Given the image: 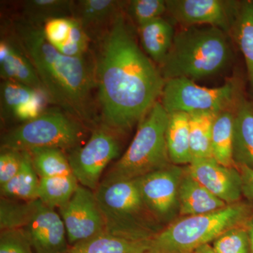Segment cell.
Returning a JSON list of instances; mask_svg holds the SVG:
<instances>
[{
  "instance_id": "obj_9",
  "label": "cell",
  "mask_w": 253,
  "mask_h": 253,
  "mask_svg": "<svg viewBox=\"0 0 253 253\" xmlns=\"http://www.w3.org/2000/svg\"><path fill=\"white\" fill-rule=\"evenodd\" d=\"M118 135L100 125L93 129L84 146L73 150L68 157V161L79 184L96 191L105 168L119 155Z\"/></svg>"
},
{
  "instance_id": "obj_27",
  "label": "cell",
  "mask_w": 253,
  "mask_h": 253,
  "mask_svg": "<svg viewBox=\"0 0 253 253\" xmlns=\"http://www.w3.org/2000/svg\"><path fill=\"white\" fill-rule=\"evenodd\" d=\"M218 114L200 112L189 115L190 144L193 158H212V126Z\"/></svg>"
},
{
  "instance_id": "obj_20",
  "label": "cell",
  "mask_w": 253,
  "mask_h": 253,
  "mask_svg": "<svg viewBox=\"0 0 253 253\" xmlns=\"http://www.w3.org/2000/svg\"><path fill=\"white\" fill-rule=\"evenodd\" d=\"M168 114L166 141L171 163L188 166L193 160L190 144L189 114L183 112Z\"/></svg>"
},
{
  "instance_id": "obj_7",
  "label": "cell",
  "mask_w": 253,
  "mask_h": 253,
  "mask_svg": "<svg viewBox=\"0 0 253 253\" xmlns=\"http://www.w3.org/2000/svg\"><path fill=\"white\" fill-rule=\"evenodd\" d=\"M85 125L63 111H44L14 128L1 139V149L24 151L38 148L76 149L86 135Z\"/></svg>"
},
{
  "instance_id": "obj_37",
  "label": "cell",
  "mask_w": 253,
  "mask_h": 253,
  "mask_svg": "<svg viewBox=\"0 0 253 253\" xmlns=\"http://www.w3.org/2000/svg\"><path fill=\"white\" fill-rule=\"evenodd\" d=\"M244 226L249 236L250 253H253V214L245 223Z\"/></svg>"
},
{
  "instance_id": "obj_14",
  "label": "cell",
  "mask_w": 253,
  "mask_h": 253,
  "mask_svg": "<svg viewBox=\"0 0 253 253\" xmlns=\"http://www.w3.org/2000/svg\"><path fill=\"white\" fill-rule=\"evenodd\" d=\"M22 230L35 253H66L69 249L66 228L59 213L41 201Z\"/></svg>"
},
{
  "instance_id": "obj_16",
  "label": "cell",
  "mask_w": 253,
  "mask_h": 253,
  "mask_svg": "<svg viewBox=\"0 0 253 253\" xmlns=\"http://www.w3.org/2000/svg\"><path fill=\"white\" fill-rule=\"evenodd\" d=\"M0 76L3 81L17 82L45 94L36 68L16 38L0 41Z\"/></svg>"
},
{
  "instance_id": "obj_33",
  "label": "cell",
  "mask_w": 253,
  "mask_h": 253,
  "mask_svg": "<svg viewBox=\"0 0 253 253\" xmlns=\"http://www.w3.org/2000/svg\"><path fill=\"white\" fill-rule=\"evenodd\" d=\"M0 253H35L22 229L1 231Z\"/></svg>"
},
{
  "instance_id": "obj_39",
  "label": "cell",
  "mask_w": 253,
  "mask_h": 253,
  "mask_svg": "<svg viewBox=\"0 0 253 253\" xmlns=\"http://www.w3.org/2000/svg\"><path fill=\"white\" fill-rule=\"evenodd\" d=\"M140 253H160L159 252H158L157 251H156V250L154 249H151L149 250V251H144V252Z\"/></svg>"
},
{
  "instance_id": "obj_4",
  "label": "cell",
  "mask_w": 253,
  "mask_h": 253,
  "mask_svg": "<svg viewBox=\"0 0 253 253\" xmlns=\"http://www.w3.org/2000/svg\"><path fill=\"white\" fill-rule=\"evenodd\" d=\"M106 233L134 241H151L163 228L146 207L135 180L101 182L94 191Z\"/></svg>"
},
{
  "instance_id": "obj_22",
  "label": "cell",
  "mask_w": 253,
  "mask_h": 253,
  "mask_svg": "<svg viewBox=\"0 0 253 253\" xmlns=\"http://www.w3.org/2000/svg\"><path fill=\"white\" fill-rule=\"evenodd\" d=\"M21 152V167L14 178L0 187L1 197L15 201H35L38 199L40 177L33 167L29 152Z\"/></svg>"
},
{
  "instance_id": "obj_21",
  "label": "cell",
  "mask_w": 253,
  "mask_h": 253,
  "mask_svg": "<svg viewBox=\"0 0 253 253\" xmlns=\"http://www.w3.org/2000/svg\"><path fill=\"white\" fill-rule=\"evenodd\" d=\"M152 249V240L134 241L107 233L70 246L66 253H140Z\"/></svg>"
},
{
  "instance_id": "obj_34",
  "label": "cell",
  "mask_w": 253,
  "mask_h": 253,
  "mask_svg": "<svg viewBox=\"0 0 253 253\" xmlns=\"http://www.w3.org/2000/svg\"><path fill=\"white\" fill-rule=\"evenodd\" d=\"M21 151L1 149L0 155V187L14 178L22 164Z\"/></svg>"
},
{
  "instance_id": "obj_3",
  "label": "cell",
  "mask_w": 253,
  "mask_h": 253,
  "mask_svg": "<svg viewBox=\"0 0 253 253\" xmlns=\"http://www.w3.org/2000/svg\"><path fill=\"white\" fill-rule=\"evenodd\" d=\"M232 58L229 34L219 28L201 26L176 32L172 45L158 66L165 81H195L217 74Z\"/></svg>"
},
{
  "instance_id": "obj_17",
  "label": "cell",
  "mask_w": 253,
  "mask_h": 253,
  "mask_svg": "<svg viewBox=\"0 0 253 253\" xmlns=\"http://www.w3.org/2000/svg\"><path fill=\"white\" fill-rule=\"evenodd\" d=\"M178 201L179 214L182 217L214 212L228 206L190 175L186 167L179 184Z\"/></svg>"
},
{
  "instance_id": "obj_36",
  "label": "cell",
  "mask_w": 253,
  "mask_h": 253,
  "mask_svg": "<svg viewBox=\"0 0 253 253\" xmlns=\"http://www.w3.org/2000/svg\"><path fill=\"white\" fill-rule=\"evenodd\" d=\"M237 168L242 177L243 195L246 199L253 201V169L245 166Z\"/></svg>"
},
{
  "instance_id": "obj_29",
  "label": "cell",
  "mask_w": 253,
  "mask_h": 253,
  "mask_svg": "<svg viewBox=\"0 0 253 253\" xmlns=\"http://www.w3.org/2000/svg\"><path fill=\"white\" fill-rule=\"evenodd\" d=\"M41 204L39 199L31 201H15L1 197V231L23 229L31 220Z\"/></svg>"
},
{
  "instance_id": "obj_1",
  "label": "cell",
  "mask_w": 253,
  "mask_h": 253,
  "mask_svg": "<svg viewBox=\"0 0 253 253\" xmlns=\"http://www.w3.org/2000/svg\"><path fill=\"white\" fill-rule=\"evenodd\" d=\"M99 42L94 68L101 125L121 134L158 101L166 81L138 45L123 12Z\"/></svg>"
},
{
  "instance_id": "obj_12",
  "label": "cell",
  "mask_w": 253,
  "mask_h": 253,
  "mask_svg": "<svg viewBox=\"0 0 253 253\" xmlns=\"http://www.w3.org/2000/svg\"><path fill=\"white\" fill-rule=\"evenodd\" d=\"M70 246L106 232L94 191L79 184L72 197L59 208Z\"/></svg>"
},
{
  "instance_id": "obj_6",
  "label": "cell",
  "mask_w": 253,
  "mask_h": 253,
  "mask_svg": "<svg viewBox=\"0 0 253 253\" xmlns=\"http://www.w3.org/2000/svg\"><path fill=\"white\" fill-rule=\"evenodd\" d=\"M252 215L251 206L240 201L214 212L183 217L155 236L152 249L160 253H192L226 231L244 226Z\"/></svg>"
},
{
  "instance_id": "obj_8",
  "label": "cell",
  "mask_w": 253,
  "mask_h": 253,
  "mask_svg": "<svg viewBox=\"0 0 253 253\" xmlns=\"http://www.w3.org/2000/svg\"><path fill=\"white\" fill-rule=\"evenodd\" d=\"M161 104L168 113H220L234 109L240 98L239 86L229 81L219 87L200 86L187 78L168 80L165 83Z\"/></svg>"
},
{
  "instance_id": "obj_26",
  "label": "cell",
  "mask_w": 253,
  "mask_h": 253,
  "mask_svg": "<svg viewBox=\"0 0 253 253\" xmlns=\"http://www.w3.org/2000/svg\"><path fill=\"white\" fill-rule=\"evenodd\" d=\"M78 185L73 174L40 178L38 199L52 209L61 208L72 197Z\"/></svg>"
},
{
  "instance_id": "obj_15",
  "label": "cell",
  "mask_w": 253,
  "mask_h": 253,
  "mask_svg": "<svg viewBox=\"0 0 253 253\" xmlns=\"http://www.w3.org/2000/svg\"><path fill=\"white\" fill-rule=\"evenodd\" d=\"M126 4V1L115 0L74 1L72 18L81 24L89 39L99 41Z\"/></svg>"
},
{
  "instance_id": "obj_10",
  "label": "cell",
  "mask_w": 253,
  "mask_h": 253,
  "mask_svg": "<svg viewBox=\"0 0 253 253\" xmlns=\"http://www.w3.org/2000/svg\"><path fill=\"white\" fill-rule=\"evenodd\" d=\"M185 167L171 164L134 179L143 201L161 224L179 214L178 192Z\"/></svg>"
},
{
  "instance_id": "obj_5",
  "label": "cell",
  "mask_w": 253,
  "mask_h": 253,
  "mask_svg": "<svg viewBox=\"0 0 253 253\" xmlns=\"http://www.w3.org/2000/svg\"><path fill=\"white\" fill-rule=\"evenodd\" d=\"M169 114L157 101L143 118L126 152L101 182L134 180L170 166L166 141Z\"/></svg>"
},
{
  "instance_id": "obj_30",
  "label": "cell",
  "mask_w": 253,
  "mask_h": 253,
  "mask_svg": "<svg viewBox=\"0 0 253 253\" xmlns=\"http://www.w3.org/2000/svg\"><path fill=\"white\" fill-rule=\"evenodd\" d=\"M42 96L47 98L44 93L21 83L3 81L0 85L1 117L12 118L21 106Z\"/></svg>"
},
{
  "instance_id": "obj_31",
  "label": "cell",
  "mask_w": 253,
  "mask_h": 253,
  "mask_svg": "<svg viewBox=\"0 0 253 253\" xmlns=\"http://www.w3.org/2000/svg\"><path fill=\"white\" fill-rule=\"evenodd\" d=\"M127 14L138 28L161 18L167 12L166 0H131L127 3Z\"/></svg>"
},
{
  "instance_id": "obj_24",
  "label": "cell",
  "mask_w": 253,
  "mask_h": 253,
  "mask_svg": "<svg viewBox=\"0 0 253 253\" xmlns=\"http://www.w3.org/2000/svg\"><path fill=\"white\" fill-rule=\"evenodd\" d=\"M73 1L70 0H28L22 4L23 21L42 27L49 20L72 18Z\"/></svg>"
},
{
  "instance_id": "obj_23",
  "label": "cell",
  "mask_w": 253,
  "mask_h": 253,
  "mask_svg": "<svg viewBox=\"0 0 253 253\" xmlns=\"http://www.w3.org/2000/svg\"><path fill=\"white\" fill-rule=\"evenodd\" d=\"M234 122V112L229 110L217 115L212 126V157L226 167H236L233 159Z\"/></svg>"
},
{
  "instance_id": "obj_11",
  "label": "cell",
  "mask_w": 253,
  "mask_h": 253,
  "mask_svg": "<svg viewBox=\"0 0 253 253\" xmlns=\"http://www.w3.org/2000/svg\"><path fill=\"white\" fill-rule=\"evenodd\" d=\"M241 1L230 0H166L167 12L183 27L208 26L231 33Z\"/></svg>"
},
{
  "instance_id": "obj_32",
  "label": "cell",
  "mask_w": 253,
  "mask_h": 253,
  "mask_svg": "<svg viewBox=\"0 0 253 253\" xmlns=\"http://www.w3.org/2000/svg\"><path fill=\"white\" fill-rule=\"evenodd\" d=\"M212 245L218 253H250L249 236L244 226L226 231Z\"/></svg>"
},
{
  "instance_id": "obj_28",
  "label": "cell",
  "mask_w": 253,
  "mask_h": 253,
  "mask_svg": "<svg viewBox=\"0 0 253 253\" xmlns=\"http://www.w3.org/2000/svg\"><path fill=\"white\" fill-rule=\"evenodd\" d=\"M28 151L33 167L40 178L73 174L68 158L63 150L56 148H38Z\"/></svg>"
},
{
  "instance_id": "obj_38",
  "label": "cell",
  "mask_w": 253,
  "mask_h": 253,
  "mask_svg": "<svg viewBox=\"0 0 253 253\" xmlns=\"http://www.w3.org/2000/svg\"><path fill=\"white\" fill-rule=\"evenodd\" d=\"M192 253H218L211 244H205L195 250Z\"/></svg>"
},
{
  "instance_id": "obj_2",
  "label": "cell",
  "mask_w": 253,
  "mask_h": 253,
  "mask_svg": "<svg viewBox=\"0 0 253 253\" xmlns=\"http://www.w3.org/2000/svg\"><path fill=\"white\" fill-rule=\"evenodd\" d=\"M15 38L36 68L48 101L83 124H95L94 62L85 56L71 57L46 41L42 27L23 20L14 25Z\"/></svg>"
},
{
  "instance_id": "obj_25",
  "label": "cell",
  "mask_w": 253,
  "mask_h": 253,
  "mask_svg": "<svg viewBox=\"0 0 253 253\" xmlns=\"http://www.w3.org/2000/svg\"><path fill=\"white\" fill-rule=\"evenodd\" d=\"M231 33L244 55L250 84L253 91V1L241 3Z\"/></svg>"
},
{
  "instance_id": "obj_19",
  "label": "cell",
  "mask_w": 253,
  "mask_h": 253,
  "mask_svg": "<svg viewBox=\"0 0 253 253\" xmlns=\"http://www.w3.org/2000/svg\"><path fill=\"white\" fill-rule=\"evenodd\" d=\"M138 31L146 55L159 66L172 45L176 33L172 23L158 18L138 28Z\"/></svg>"
},
{
  "instance_id": "obj_18",
  "label": "cell",
  "mask_w": 253,
  "mask_h": 253,
  "mask_svg": "<svg viewBox=\"0 0 253 253\" xmlns=\"http://www.w3.org/2000/svg\"><path fill=\"white\" fill-rule=\"evenodd\" d=\"M234 114L233 159L236 168L253 169V104L240 98Z\"/></svg>"
},
{
  "instance_id": "obj_13",
  "label": "cell",
  "mask_w": 253,
  "mask_h": 253,
  "mask_svg": "<svg viewBox=\"0 0 253 253\" xmlns=\"http://www.w3.org/2000/svg\"><path fill=\"white\" fill-rule=\"evenodd\" d=\"M185 167L190 175L226 204L240 202L243 181L237 168L222 166L213 158H193Z\"/></svg>"
},
{
  "instance_id": "obj_35",
  "label": "cell",
  "mask_w": 253,
  "mask_h": 253,
  "mask_svg": "<svg viewBox=\"0 0 253 253\" xmlns=\"http://www.w3.org/2000/svg\"><path fill=\"white\" fill-rule=\"evenodd\" d=\"M72 18H56L49 20L42 26L46 41L55 46L67 41Z\"/></svg>"
}]
</instances>
